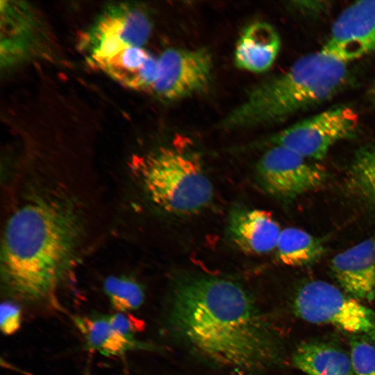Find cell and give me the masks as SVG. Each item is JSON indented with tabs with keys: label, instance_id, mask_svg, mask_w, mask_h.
Returning <instances> with one entry per match:
<instances>
[{
	"label": "cell",
	"instance_id": "cell-6",
	"mask_svg": "<svg viewBox=\"0 0 375 375\" xmlns=\"http://www.w3.org/2000/svg\"><path fill=\"white\" fill-rule=\"evenodd\" d=\"M151 29V18L144 6L134 3L108 6L83 39L88 62L97 67L126 48L142 47Z\"/></svg>",
	"mask_w": 375,
	"mask_h": 375
},
{
	"label": "cell",
	"instance_id": "cell-5",
	"mask_svg": "<svg viewBox=\"0 0 375 375\" xmlns=\"http://www.w3.org/2000/svg\"><path fill=\"white\" fill-rule=\"evenodd\" d=\"M294 308L306 322L332 325L375 345V312L329 283L316 280L302 285Z\"/></svg>",
	"mask_w": 375,
	"mask_h": 375
},
{
	"label": "cell",
	"instance_id": "cell-9",
	"mask_svg": "<svg viewBox=\"0 0 375 375\" xmlns=\"http://www.w3.org/2000/svg\"><path fill=\"white\" fill-rule=\"evenodd\" d=\"M259 182L269 194L291 199L319 188L326 179L322 167L280 145L266 151L256 165Z\"/></svg>",
	"mask_w": 375,
	"mask_h": 375
},
{
	"label": "cell",
	"instance_id": "cell-2",
	"mask_svg": "<svg viewBox=\"0 0 375 375\" xmlns=\"http://www.w3.org/2000/svg\"><path fill=\"white\" fill-rule=\"evenodd\" d=\"M67 208L36 201L8 221L2 244V284L6 299L22 306H55L56 291L76 250L78 228Z\"/></svg>",
	"mask_w": 375,
	"mask_h": 375
},
{
	"label": "cell",
	"instance_id": "cell-1",
	"mask_svg": "<svg viewBox=\"0 0 375 375\" xmlns=\"http://www.w3.org/2000/svg\"><path fill=\"white\" fill-rule=\"evenodd\" d=\"M171 322L185 342L206 358L241 370L277 360V338L253 299L240 284L196 276L173 291Z\"/></svg>",
	"mask_w": 375,
	"mask_h": 375
},
{
	"label": "cell",
	"instance_id": "cell-21",
	"mask_svg": "<svg viewBox=\"0 0 375 375\" xmlns=\"http://www.w3.org/2000/svg\"><path fill=\"white\" fill-rule=\"evenodd\" d=\"M350 357L356 375H375V345L365 338L351 335Z\"/></svg>",
	"mask_w": 375,
	"mask_h": 375
},
{
	"label": "cell",
	"instance_id": "cell-11",
	"mask_svg": "<svg viewBox=\"0 0 375 375\" xmlns=\"http://www.w3.org/2000/svg\"><path fill=\"white\" fill-rule=\"evenodd\" d=\"M74 322L86 348L103 356H121L131 351L154 349L135 338L138 323L126 312L93 313L75 317Z\"/></svg>",
	"mask_w": 375,
	"mask_h": 375
},
{
	"label": "cell",
	"instance_id": "cell-8",
	"mask_svg": "<svg viewBox=\"0 0 375 375\" xmlns=\"http://www.w3.org/2000/svg\"><path fill=\"white\" fill-rule=\"evenodd\" d=\"M158 59V74L151 91L167 102L204 92L211 83L213 60L206 48H169Z\"/></svg>",
	"mask_w": 375,
	"mask_h": 375
},
{
	"label": "cell",
	"instance_id": "cell-14",
	"mask_svg": "<svg viewBox=\"0 0 375 375\" xmlns=\"http://www.w3.org/2000/svg\"><path fill=\"white\" fill-rule=\"evenodd\" d=\"M228 230L231 239L240 249L256 255L275 249L281 233L271 213L244 208L231 212Z\"/></svg>",
	"mask_w": 375,
	"mask_h": 375
},
{
	"label": "cell",
	"instance_id": "cell-13",
	"mask_svg": "<svg viewBox=\"0 0 375 375\" xmlns=\"http://www.w3.org/2000/svg\"><path fill=\"white\" fill-rule=\"evenodd\" d=\"M331 269L347 294L357 299L375 300V238L337 254Z\"/></svg>",
	"mask_w": 375,
	"mask_h": 375
},
{
	"label": "cell",
	"instance_id": "cell-4",
	"mask_svg": "<svg viewBox=\"0 0 375 375\" xmlns=\"http://www.w3.org/2000/svg\"><path fill=\"white\" fill-rule=\"evenodd\" d=\"M135 168L149 199L167 212L195 214L212 199V183L195 153L161 147L139 158Z\"/></svg>",
	"mask_w": 375,
	"mask_h": 375
},
{
	"label": "cell",
	"instance_id": "cell-10",
	"mask_svg": "<svg viewBox=\"0 0 375 375\" xmlns=\"http://www.w3.org/2000/svg\"><path fill=\"white\" fill-rule=\"evenodd\" d=\"M322 50L347 63L375 53V0L358 1L346 8Z\"/></svg>",
	"mask_w": 375,
	"mask_h": 375
},
{
	"label": "cell",
	"instance_id": "cell-16",
	"mask_svg": "<svg viewBox=\"0 0 375 375\" xmlns=\"http://www.w3.org/2000/svg\"><path fill=\"white\" fill-rule=\"evenodd\" d=\"M97 67L129 88L151 90L158 74V59L142 47H130Z\"/></svg>",
	"mask_w": 375,
	"mask_h": 375
},
{
	"label": "cell",
	"instance_id": "cell-20",
	"mask_svg": "<svg viewBox=\"0 0 375 375\" xmlns=\"http://www.w3.org/2000/svg\"><path fill=\"white\" fill-rule=\"evenodd\" d=\"M352 174L358 187L375 200V145L362 150L356 156Z\"/></svg>",
	"mask_w": 375,
	"mask_h": 375
},
{
	"label": "cell",
	"instance_id": "cell-17",
	"mask_svg": "<svg viewBox=\"0 0 375 375\" xmlns=\"http://www.w3.org/2000/svg\"><path fill=\"white\" fill-rule=\"evenodd\" d=\"M292 362L307 375H356L351 357L343 349L321 341L299 345Z\"/></svg>",
	"mask_w": 375,
	"mask_h": 375
},
{
	"label": "cell",
	"instance_id": "cell-7",
	"mask_svg": "<svg viewBox=\"0 0 375 375\" xmlns=\"http://www.w3.org/2000/svg\"><path fill=\"white\" fill-rule=\"evenodd\" d=\"M358 124L354 110L338 106L294 124L270 140L274 145L284 147L308 160H321L334 144L351 137Z\"/></svg>",
	"mask_w": 375,
	"mask_h": 375
},
{
	"label": "cell",
	"instance_id": "cell-12",
	"mask_svg": "<svg viewBox=\"0 0 375 375\" xmlns=\"http://www.w3.org/2000/svg\"><path fill=\"white\" fill-rule=\"evenodd\" d=\"M1 67H9L30 56L40 42V25L33 9L22 1H1Z\"/></svg>",
	"mask_w": 375,
	"mask_h": 375
},
{
	"label": "cell",
	"instance_id": "cell-22",
	"mask_svg": "<svg viewBox=\"0 0 375 375\" xmlns=\"http://www.w3.org/2000/svg\"><path fill=\"white\" fill-rule=\"evenodd\" d=\"M22 324V306L18 303L6 299L0 307V328L6 335L15 333Z\"/></svg>",
	"mask_w": 375,
	"mask_h": 375
},
{
	"label": "cell",
	"instance_id": "cell-3",
	"mask_svg": "<svg viewBox=\"0 0 375 375\" xmlns=\"http://www.w3.org/2000/svg\"><path fill=\"white\" fill-rule=\"evenodd\" d=\"M347 75V62L322 49L303 56L286 72L252 88L218 127L235 131L278 124L331 98Z\"/></svg>",
	"mask_w": 375,
	"mask_h": 375
},
{
	"label": "cell",
	"instance_id": "cell-19",
	"mask_svg": "<svg viewBox=\"0 0 375 375\" xmlns=\"http://www.w3.org/2000/svg\"><path fill=\"white\" fill-rule=\"evenodd\" d=\"M103 290L111 306L117 311L127 312L140 308L144 301L142 286L126 276H111L103 283Z\"/></svg>",
	"mask_w": 375,
	"mask_h": 375
},
{
	"label": "cell",
	"instance_id": "cell-15",
	"mask_svg": "<svg viewBox=\"0 0 375 375\" xmlns=\"http://www.w3.org/2000/svg\"><path fill=\"white\" fill-rule=\"evenodd\" d=\"M281 48L276 29L265 22H256L247 26L240 35L234 52L237 67L260 73L269 69Z\"/></svg>",
	"mask_w": 375,
	"mask_h": 375
},
{
	"label": "cell",
	"instance_id": "cell-24",
	"mask_svg": "<svg viewBox=\"0 0 375 375\" xmlns=\"http://www.w3.org/2000/svg\"><path fill=\"white\" fill-rule=\"evenodd\" d=\"M372 94L375 97V81H374V83L372 88Z\"/></svg>",
	"mask_w": 375,
	"mask_h": 375
},
{
	"label": "cell",
	"instance_id": "cell-18",
	"mask_svg": "<svg viewBox=\"0 0 375 375\" xmlns=\"http://www.w3.org/2000/svg\"><path fill=\"white\" fill-rule=\"evenodd\" d=\"M276 249L279 261L290 267L312 264L324 253V247L319 240L294 227L281 231Z\"/></svg>",
	"mask_w": 375,
	"mask_h": 375
},
{
	"label": "cell",
	"instance_id": "cell-23",
	"mask_svg": "<svg viewBox=\"0 0 375 375\" xmlns=\"http://www.w3.org/2000/svg\"><path fill=\"white\" fill-rule=\"evenodd\" d=\"M310 5L308 4V1H299V5L297 6L301 8L302 10L308 13H317L320 12L324 7L323 2L322 1H309Z\"/></svg>",
	"mask_w": 375,
	"mask_h": 375
}]
</instances>
